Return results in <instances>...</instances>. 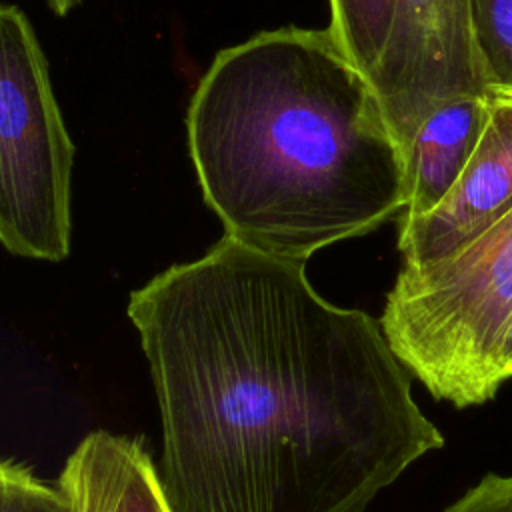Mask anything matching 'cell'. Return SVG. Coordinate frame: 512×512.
Returning <instances> with one entry per match:
<instances>
[{
    "label": "cell",
    "instance_id": "2",
    "mask_svg": "<svg viewBox=\"0 0 512 512\" xmlns=\"http://www.w3.org/2000/svg\"><path fill=\"white\" fill-rule=\"evenodd\" d=\"M190 158L224 236L306 262L406 208V164L368 76L330 30L220 50L186 114Z\"/></svg>",
    "mask_w": 512,
    "mask_h": 512
},
{
    "label": "cell",
    "instance_id": "9",
    "mask_svg": "<svg viewBox=\"0 0 512 512\" xmlns=\"http://www.w3.org/2000/svg\"><path fill=\"white\" fill-rule=\"evenodd\" d=\"M330 34L348 60L366 76L386 46L396 0H328Z\"/></svg>",
    "mask_w": 512,
    "mask_h": 512
},
{
    "label": "cell",
    "instance_id": "1",
    "mask_svg": "<svg viewBox=\"0 0 512 512\" xmlns=\"http://www.w3.org/2000/svg\"><path fill=\"white\" fill-rule=\"evenodd\" d=\"M174 512H364L444 436L380 320L228 236L130 292Z\"/></svg>",
    "mask_w": 512,
    "mask_h": 512
},
{
    "label": "cell",
    "instance_id": "14",
    "mask_svg": "<svg viewBox=\"0 0 512 512\" xmlns=\"http://www.w3.org/2000/svg\"><path fill=\"white\" fill-rule=\"evenodd\" d=\"M78 4H80V0H48V6L56 16H66Z\"/></svg>",
    "mask_w": 512,
    "mask_h": 512
},
{
    "label": "cell",
    "instance_id": "6",
    "mask_svg": "<svg viewBox=\"0 0 512 512\" xmlns=\"http://www.w3.org/2000/svg\"><path fill=\"white\" fill-rule=\"evenodd\" d=\"M512 210V92L490 90L478 146L450 194L426 216L400 220L406 266L434 262L462 248Z\"/></svg>",
    "mask_w": 512,
    "mask_h": 512
},
{
    "label": "cell",
    "instance_id": "5",
    "mask_svg": "<svg viewBox=\"0 0 512 512\" xmlns=\"http://www.w3.org/2000/svg\"><path fill=\"white\" fill-rule=\"evenodd\" d=\"M368 80L406 164L420 124L438 106L490 92L472 0H396Z\"/></svg>",
    "mask_w": 512,
    "mask_h": 512
},
{
    "label": "cell",
    "instance_id": "13",
    "mask_svg": "<svg viewBox=\"0 0 512 512\" xmlns=\"http://www.w3.org/2000/svg\"><path fill=\"white\" fill-rule=\"evenodd\" d=\"M502 372L506 382L512 380V324L508 328L506 340H504V352H502Z\"/></svg>",
    "mask_w": 512,
    "mask_h": 512
},
{
    "label": "cell",
    "instance_id": "10",
    "mask_svg": "<svg viewBox=\"0 0 512 512\" xmlns=\"http://www.w3.org/2000/svg\"><path fill=\"white\" fill-rule=\"evenodd\" d=\"M488 88L512 92V0H472Z\"/></svg>",
    "mask_w": 512,
    "mask_h": 512
},
{
    "label": "cell",
    "instance_id": "4",
    "mask_svg": "<svg viewBox=\"0 0 512 512\" xmlns=\"http://www.w3.org/2000/svg\"><path fill=\"white\" fill-rule=\"evenodd\" d=\"M74 144L26 14L0 10V240L22 258L70 254Z\"/></svg>",
    "mask_w": 512,
    "mask_h": 512
},
{
    "label": "cell",
    "instance_id": "3",
    "mask_svg": "<svg viewBox=\"0 0 512 512\" xmlns=\"http://www.w3.org/2000/svg\"><path fill=\"white\" fill-rule=\"evenodd\" d=\"M378 320L432 398L458 410L494 400L512 324V210L452 254L404 264Z\"/></svg>",
    "mask_w": 512,
    "mask_h": 512
},
{
    "label": "cell",
    "instance_id": "11",
    "mask_svg": "<svg viewBox=\"0 0 512 512\" xmlns=\"http://www.w3.org/2000/svg\"><path fill=\"white\" fill-rule=\"evenodd\" d=\"M0 512H74L58 482L36 476L26 462L4 458L0 464Z\"/></svg>",
    "mask_w": 512,
    "mask_h": 512
},
{
    "label": "cell",
    "instance_id": "12",
    "mask_svg": "<svg viewBox=\"0 0 512 512\" xmlns=\"http://www.w3.org/2000/svg\"><path fill=\"white\" fill-rule=\"evenodd\" d=\"M442 512H512V474H484Z\"/></svg>",
    "mask_w": 512,
    "mask_h": 512
},
{
    "label": "cell",
    "instance_id": "7",
    "mask_svg": "<svg viewBox=\"0 0 512 512\" xmlns=\"http://www.w3.org/2000/svg\"><path fill=\"white\" fill-rule=\"evenodd\" d=\"M74 512H174L146 444L110 430L88 432L56 480Z\"/></svg>",
    "mask_w": 512,
    "mask_h": 512
},
{
    "label": "cell",
    "instance_id": "8",
    "mask_svg": "<svg viewBox=\"0 0 512 512\" xmlns=\"http://www.w3.org/2000/svg\"><path fill=\"white\" fill-rule=\"evenodd\" d=\"M490 108V92L438 106L418 128L406 154V208L400 220L432 212L466 170Z\"/></svg>",
    "mask_w": 512,
    "mask_h": 512
}]
</instances>
